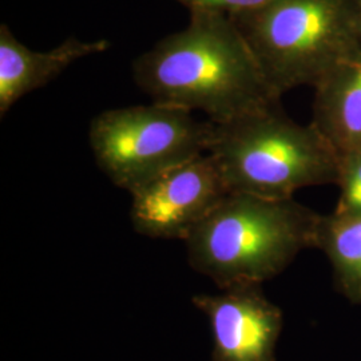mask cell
I'll use <instances>...</instances> for the list:
<instances>
[{"label": "cell", "mask_w": 361, "mask_h": 361, "mask_svg": "<svg viewBox=\"0 0 361 361\" xmlns=\"http://www.w3.org/2000/svg\"><path fill=\"white\" fill-rule=\"evenodd\" d=\"M186 7L193 11H207V13H237L256 11L267 6L271 0H180Z\"/></svg>", "instance_id": "12"}, {"label": "cell", "mask_w": 361, "mask_h": 361, "mask_svg": "<svg viewBox=\"0 0 361 361\" xmlns=\"http://www.w3.org/2000/svg\"><path fill=\"white\" fill-rule=\"evenodd\" d=\"M320 219L293 198L228 193L185 240L189 264L219 289L262 284L316 247Z\"/></svg>", "instance_id": "2"}, {"label": "cell", "mask_w": 361, "mask_h": 361, "mask_svg": "<svg viewBox=\"0 0 361 361\" xmlns=\"http://www.w3.org/2000/svg\"><path fill=\"white\" fill-rule=\"evenodd\" d=\"M212 135V121H198L193 111L158 102L106 110L91 121L89 130L98 168L130 193L207 154Z\"/></svg>", "instance_id": "5"}, {"label": "cell", "mask_w": 361, "mask_h": 361, "mask_svg": "<svg viewBox=\"0 0 361 361\" xmlns=\"http://www.w3.org/2000/svg\"><path fill=\"white\" fill-rule=\"evenodd\" d=\"M229 16L280 98L300 86L314 87L361 44L355 0H271L256 11Z\"/></svg>", "instance_id": "4"}, {"label": "cell", "mask_w": 361, "mask_h": 361, "mask_svg": "<svg viewBox=\"0 0 361 361\" xmlns=\"http://www.w3.org/2000/svg\"><path fill=\"white\" fill-rule=\"evenodd\" d=\"M207 153L229 193L271 200L297 190L337 185L340 154L313 123L298 125L277 106L225 122H213Z\"/></svg>", "instance_id": "3"}, {"label": "cell", "mask_w": 361, "mask_h": 361, "mask_svg": "<svg viewBox=\"0 0 361 361\" xmlns=\"http://www.w3.org/2000/svg\"><path fill=\"white\" fill-rule=\"evenodd\" d=\"M229 193L212 155L170 169L131 193L135 232L162 240H186Z\"/></svg>", "instance_id": "6"}, {"label": "cell", "mask_w": 361, "mask_h": 361, "mask_svg": "<svg viewBox=\"0 0 361 361\" xmlns=\"http://www.w3.org/2000/svg\"><path fill=\"white\" fill-rule=\"evenodd\" d=\"M356 3V8H357V16H359V25H360L361 30V0H355Z\"/></svg>", "instance_id": "13"}, {"label": "cell", "mask_w": 361, "mask_h": 361, "mask_svg": "<svg viewBox=\"0 0 361 361\" xmlns=\"http://www.w3.org/2000/svg\"><path fill=\"white\" fill-rule=\"evenodd\" d=\"M316 247L334 267L337 290L361 304V216H322Z\"/></svg>", "instance_id": "10"}, {"label": "cell", "mask_w": 361, "mask_h": 361, "mask_svg": "<svg viewBox=\"0 0 361 361\" xmlns=\"http://www.w3.org/2000/svg\"><path fill=\"white\" fill-rule=\"evenodd\" d=\"M106 40L66 39L49 51H34L0 27V116H4L25 95L44 87L78 61L107 50Z\"/></svg>", "instance_id": "8"}, {"label": "cell", "mask_w": 361, "mask_h": 361, "mask_svg": "<svg viewBox=\"0 0 361 361\" xmlns=\"http://www.w3.org/2000/svg\"><path fill=\"white\" fill-rule=\"evenodd\" d=\"M337 186L340 188V195L334 213L361 216V149L340 155Z\"/></svg>", "instance_id": "11"}, {"label": "cell", "mask_w": 361, "mask_h": 361, "mask_svg": "<svg viewBox=\"0 0 361 361\" xmlns=\"http://www.w3.org/2000/svg\"><path fill=\"white\" fill-rule=\"evenodd\" d=\"M133 77L153 102L202 111L216 123L280 102L226 13L193 11L189 26L133 62Z\"/></svg>", "instance_id": "1"}, {"label": "cell", "mask_w": 361, "mask_h": 361, "mask_svg": "<svg viewBox=\"0 0 361 361\" xmlns=\"http://www.w3.org/2000/svg\"><path fill=\"white\" fill-rule=\"evenodd\" d=\"M313 121L338 154L361 149V44L313 87Z\"/></svg>", "instance_id": "9"}, {"label": "cell", "mask_w": 361, "mask_h": 361, "mask_svg": "<svg viewBox=\"0 0 361 361\" xmlns=\"http://www.w3.org/2000/svg\"><path fill=\"white\" fill-rule=\"evenodd\" d=\"M193 304L210 323L213 361H276L283 313L265 297L261 284L232 285L219 295H197Z\"/></svg>", "instance_id": "7"}]
</instances>
